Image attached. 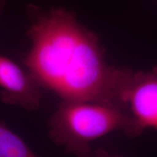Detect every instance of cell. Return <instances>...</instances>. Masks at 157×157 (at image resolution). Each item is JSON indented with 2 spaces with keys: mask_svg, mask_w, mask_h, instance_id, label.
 Segmentation results:
<instances>
[{
  "mask_svg": "<svg viewBox=\"0 0 157 157\" xmlns=\"http://www.w3.org/2000/svg\"><path fill=\"white\" fill-rule=\"evenodd\" d=\"M25 12L31 46L23 63L42 89L62 101L102 103L129 113L126 98L134 71L107 64L98 36L67 10L29 4Z\"/></svg>",
  "mask_w": 157,
  "mask_h": 157,
  "instance_id": "1",
  "label": "cell"
},
{
  "mask_svg": "<svg viewBox=\"0 0 157 157\" xmlns=\"http://www.w3.org/2000/svg\"><path fill=\"white\" fill-rule=\"evenodd\" d=\"M114 131L136 137L143 129L129 113L85 101H62L48 121L51 140L77 157H95L90 143Z\"/></svg>",
  "mask_w": 157,
  "mask_h": 157,
  "instance_id": "2",
  "label": "cell"
},
{
  "mask_svg": "<svg viewBox=\"0 0 157 157\" xmlns=\"http://www.w3.org/2000/svg\"><path fill=\"white\" fill-rule=\"evenodd\" d=\"M42 88L28 71L0 56V100L29 111L40 107Z\"/></svg>",
  "mask_w": 157,
  "mask_h": 157,
  "instance_id": "3",
  "label": "cell"
},
{
  "mask_svg": "<svg viewBox=\"0 0 157 157\" xmlns=\"http://www.w3.org/2000/svg\"><path fill=\"white\" fill-rule=\"evenodd\" d=\"M126 100L129 113L141 128L157 130V67L134 72Z\"/></svg>",
  "mask_w": 157,
  "mask_h": 157,
  "instance_id": "4",
  "label": "cell"
},
{
  "mask_svg": "<svg viewBox=\"0 0 157 157\" xmlns=\"http://www.w3.org/2000/svg\"><path fill=\"white\" fill-rule=\"evenodd\" d=\"M0 157H39L17 134L0 123Z\"/></svg>",
  "mask_w": 157,
  "mask_h": 157,
  "instance_id": "5",
  "label": "cell"
},
{
  "mask_svg": "<svg viewBox=\"0 0 157 157\" xmlns=\"http://www.w3.org/2000/svg\"><path fill=\"white\" fill-rule=\"evenodd\" d=\"M6 2H7V0H0V13L5 7Z\"/></svg>",
  "mask_w": 157,
  "mask_h": 157,
  "instance_id": "6",
  "label": "cell"
}]
</instances>
